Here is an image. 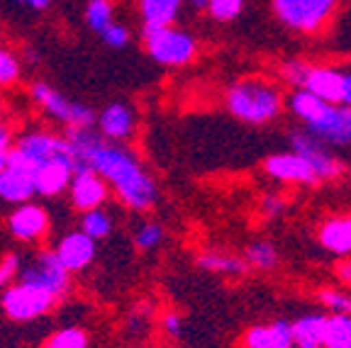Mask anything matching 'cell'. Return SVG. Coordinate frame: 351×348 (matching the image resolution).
<instances>
[{"label":"cell","instance_id":"1","mask_svg":"<svg viewBox=\"0 0 351 348\" xmlns=\"http://www.w3.org/2000/svg\"><path fill=\"white\" fill-rule=\"evenodd\" d=\"M64 149L73 161V175L95 171L115 188L120 200L132 210H149L156 202V183L127 149L105 142L90 127H66Z\"/></svg>","mask_w":351,"mask_h":348},{"label":"cell","instance_id":"2","mask_svg":"<svg viewBox=\"0 0 351 348\" xmlns=\"http://www.w3.org/2000/svg\"><path fill=\"white\" fill-rule=\"evenodd\" d=\"M227 108L234 117L249 125H266L280 112V92L276 86L256 78H247L230 88Z\"/></svg>","mask_w":351,"mask_h":348},{"label":"cell","instance_id":"3","mask_svg":"<svg viewBox=\"0 0 351 348\" xmlns=\"http://www.w3.org/2000/svg\"><path fill=\"white\" fill-rule=\"evenodd\" d=\"M339 0H274V12L285 27L313 34L335 15Z\"/></svg>","mask_w":351,"mask_h":348},{"label":"cell","instance_id":"4","mask_svg":"<svg viewBox=\"0 0 351 348\" xmlns=\"http://www.w3.org/2000/svg\"><path fill=\"white\" fill-rule=\"evenodd\" d=\"M144 42L152 59L161 66H183L193 61L197 51L195 39L188 32L169 27H149L144 29Z\"/></svg>","mask_w":351,"mask_h":348},{"label":"cell","instance_id":"5","mask_svg":"<svg viewBox=\"0 0 351 348\" xmlns=\"http://www.w3.org/2000/svg\"><path fill=\"white\" fill-rule=\"evenodd\" d=\"M56 302H59V297H54V295L47 293V290L37 288V285L22 283V280L17 285H10V288L3 293V299H0L5 314L15 321L37 319V316L47 314Z\"/></svg>","mask_w":351,"mask_h":348},{"label":"cell","instance_id":"6","mask_svg":"<svg viewBox=\"0 0 351 348\" xmlns=\"http://www.w3.org/2000/svg\"><path fill=\"white\" fill-rule=\"evenodd\" d=\"M32 98L42 105L51 117H56L59 122H64L66 127H93L95 114L90 108L73 100L64 98L61 92H56L47 83H34L32 86Z\"/></svg>","mask_w":351,"mask_h":348},{"label":"cell","instance_id":"7","mask_svg":"<svg viewBox=\"0 0 351 348\" xmlns=\"http://www.w3.org/2000/svg\"><path fill=\"white\" fill-rule=\"evenodd\" d=\"M34 195V166L17 149H8V164L0 175V197L5 202H27Z\"/></svg>","mask_w":351,"mask_h":348},{"label":"cell","instance_id":"8","mask_svg":"<svg viewBox=\"0 0 351 348\" xmlns=\"http://www.w3.org/2000/svg\"><path fill=\"white\" fill-rule=\"evenodd\" d=\"M20 280L22 283L37 285V288L47 290V293H51L59 299L69 290V271L61 266L54 251H44L29 266H25V271H20Z\"/></svg>","mask_w":351,"mask_h":348},{"label":"cell","instance_id":"9","mask_svg":"<svg viewBox=\"0 0 351 348\" xmlns=\"http://www.w3.org/2000/svg\"><path fill=\"white\" fill-rule=\"evenodd\" d=\"M307 132L322 139L324 144L346 147V144H351V108L327 103L322 112L307 125Z\"/></svg>","mask_w":351,"mask_h":348},{"label":"cell","instance_id":"10","mask_svg":"<svg viewBox=\"0 0 351 348\" xmlns=\"http://www.w3.org/2000/svg\"><path fill=\"white\" fill-rule=\"evenodd\" d=\"M64 142V139H61ZM73 178V161L66 153V149L61 147V151L56 156L47 158L42 164L34 166V192L39 195H59L61 190L69 188Z\"/></svg>","mask_w":351,"mask_h":348},{"label":"cell","instance_id":"11","mask_svg":"<svg viewBox=\"0 0 351 348\" xmlns=\"http://www.w3.org/2000/svg\"><path fill=\"white\" fill-rule=\"evenodd\" d=\"M293 151L300 153L310 164L317 180L337 178L341 173V164L329 153L327 144L315 134H310V132H293Z\"/></svg>","mask_w":351,"mask_h":348},{"label":"cell","instance_id":"12","mask_svg":"<svg viewBox=\"0 0 351 348\" xmlns=\"http://www.w3.org/2000/svg\"><path fill=\"white\" fill-rule=\"evenodd\" d=\"M8 227H10L15 239L32 241V239H39V236L47 232V227H49V214H47L44 207L34 205V202H22V205H17L15 212L10 214Z\"/></svg>","mask_w":351,"mask_h":348},{"label":"cell","instance_id":"13","mask_svg":"<svg viewBox=\"0 0 351 348\" xmlns=\"http://www.w3.org/2000/svg\"><path fill=\"white\" fill-rule=\"evenodd\" d=\"M71 188V202L76 210L81 212H90V210H98L100 205L108 197V185L100 178L95 171H83L76 173L69 183Z\"/></svg>","mask_w":351,"mask_h":348},{"label":"cell","instance_id":"14","mask_svg":"<svg viewBox=\"0 0 351 348\" xmlns=\"http://www.w3.org/2000/svg\"><path fill=\"white\" fill-rule=\"evenodd\" d=\"M54 253L69 273L83 271L95 258V241L83 234V232H71V234H66L59 241Z\"/></svg>","mask_w":351,"mask_h":348},{"label":"cell","instance_id":"15","mask_svg":"<svg viewBox=\"0 0 351 348\" xmlns=\"http://www.w3.org/2000/svg\"><path fill=\"white\" fill-rule=\"evenodd\" d=\"M266 173L276 180H283V183H302V185L317 183L315 171L310 169V164L295 151L271 156L269 161H266Z\"/></svg>","mask_w":351,"mask_h":348},{"label":"cell","instance_id":"16","mask_svg":"<svg viewBox=\"0 0 351 348\" xmlns=\"http://www.w3.org/2000/svg\"><path fill=\"white\" fill-rule=\"evenodd\" d=\"M247 348H293V329L288 321H271L252 327L244 336Z\"/></svg>","mask_w":351,"mask_h":348},{"label":"cell","instance_id":"17","mask_svg":"<svg viewBox=\"0 0 351 348\" xmlns=\"http://www.w3.org/2000/svg\"><path fill=\"white\" fill-rule=\"evenodd\" d=\"M341 81H344V73L337 71V69H310L305 81V90L322 98L324 103L341 105Z\"/></svg>","mask_w":351,"mask_h":348},{"label":"cell","instance_id":"18","mask_svg":"<svg viewBox=\"0 0 351 348\" xmlns=\"http://www.w3.org/2000/svg\"><path fill=\"white\" fill-rule=\"evenodd\" d=\"M61 147H64L61 136L47 134V132H29V134H25L20 142H17L15 149L27 158L29 164L37 166V164H42V161H47V158L56 156V153L61 151Z\"/></svg>","mask_w":351,"mask_h":348},{"label":"cell","instance_id":"19","mask_svg":"<svg viewBox=\"0 0 351 348\" xmlns=\"http://www.w3.org/2000/svg\"><path fill=\"white\" fill-rule=\"evenodd\" d=\"M98 127L105 134V139L110 142H117V139H125L130 136L132 127H134V114L127 105L122 103H112L100 112L98 117Z\"/></svg>","mask_w":351,"mask_h":348},{"label":"cell","instance_id":"20","mask_svg":"<svg viewBox=\"0 0 351 348\" xmlns=\"http://www.w3.org/2000/svg\"><path fill=\"white\" fill-rule=\"evenodd\" d=\"M324 321H327V316H322V314L300 316L295 324H291L293 346H298V348H322Z\"/></svg>","mask_w":351,"mask_h":348},{"label":"cell","instance_id":"21","mask_svg":"<svg viewBox=\"0 0 351 348\" xmlns=\"http://www.w3.org/2000/svg\"><path fill=\"white\" fill-rule=\"evenodd\" d=\"M139 10L144 17V29L169 27L181 10V0H142Z\"/></svg>","mask_w":351,"mask_h":348},{"label":"cell","instance_id":"22","mask_svg":"<svg viewBox=\"0 0 351 348\" xmlns=\"http://www.w3.org/2000/svg\"><path fill=\"white\" fill-rule=\"evenodd\" d=\"M319 241L324 249L335 253H349L351 251V219H329L319 229Z\"/></svg>","mask_w":351,"mask_h":348},{"label":"cell","instance_id":"23","mask_svg":"<svg viewBox=\"0 0 351 348\" xmlns=\"http://www.w3.org/2000/svg\"><path fill=\"white\" fill-rule=\"evenodd\" d=\"M322 348H351V314L327 316Z\"/></svg>","mask_w":351,"mask_h":348},{"label":"cell","instance_id":"24","mask_svg":"<svg viewBox=\"0 0 351 348\" xmlns=\"http://www.w3.org/2000/svg\"><path fill=\"white\" fill-rule=\"evenodd\" d=\"M197 266L208 273H227V275H244L247 273V261L230 256V253H217V251H208L203 256H197Z\"/></svg>","mask_w":351,"mask_h":348},{"label":"cell","instance_id":"25","mask_svg":"<svg viewBox=\"0 0 351 348\" xmlns=\"http://www.w3.org/2000/svg\"><path fill=\"white\" fill-rule=\"evenodd\" d=\"M81 232L86 236H90L93 241L105 239V236L112 232V219L108 212L103 210H90V212H83V222H81Z\"/></svg>","mask_w":351,"mask_h":348},{"label":"cell","instance_id":"26","mask_svg":"<svg viewBox=\"0 0 351 348\" xmlns=\"http://www.w3.org/2000/svg\"><path fill=\"white\" fill-rule=\"evenodd\" d=\"M42 348H88V334L81 327H66L51 334Z\"/></svg>","mask_w":351,"mask_h":348},{"label":"cell","instance_id":"27","mask_svg":"<svg viewBox=\"0 0 351 348\" xmlns=\"http://www.w3.org/2000/svg\"><path fill=\"white\" fill-rule=\"evenodd\" d=\"M247 263L261 268V271H271L278 263V251L269 241H254L247 249Z\"/></svg>","mask_w":351,"mask_h":348},{"label":"cell","instance_id":"28","mask_svg":"<svg viewBox=\"0 0 351 348\" xmlns=\"http://www.w3.org/2000/svg\"><path fill=\"white\" fill-rule=\"evenodd\" d=\"M86 22L93 32H103L112 22V3L110 0H90L86 8Z\"/></svg>","mask_w":351,"mask_h":348},{"label":"cell","instance_id":"29","mask_svg":"<svg viewBox=\"0 0 351 348\" xmlns=\"http://www.w3.org/2000/svg\"><path fill=\"white\" fill-rule=\"evenodd\" d=\"M161 241H164V229H161V224H154V222L142 224V227L137 229V236H134V244L142 251L156 249Z\"/></svg>","mask_w":351,"mask_h":348},{"label":"cell","instance_id":"30","mask_svg":"<svg viewBox=\"0 0 351 348\" xmlns=\"http://www.w3.org/2000/svg\"><path fill=\"white\" fill-rule=\"evenodd\" d=\"M241 8H244V0H208L210 15L219 22L234 20V17L241 12Z\"/></svg>","mask_w":351,"mask_h":348},{"label":"cell","instance_id":"31","mask_svg":"<svg viewBox=\"0 0 351 348\" xmlns=\"http://www.w3.org/2000/svg\"><path fill=\"white\" fill-rule=\"evenodd\" d=\"M319 302L335 314H351V295L339 293V290H322L319 293Z\"/></svg>","mask_w":351,"mask_h":348},{"label":"cell","instance_id":"32","mask_svg":"<svg viewBox=\"0 0 351 348\" xmlns=\"http://www.w3.org/2000/svg\"><path fill=\"white\" fill-rule=\"evenodd\" d=\"M20 78V61L15 54L0 49V86H10Z\"/></svg>","mask_w":351,"mask_h":348},{"label":"cell","instance_id":"33","mask_svg":"<svg viewBox=\"0 0 351 348\" xmlns=\"http://www.w3.org/2000/svg\"><path fill=\"white\" fill-rule=\"evenodd\" d=\"M310 69H313V66L305 64V61H288V64L280 66V73H283V78L288 83L302 88V86H305V81H307V73H310Z\"/></svg>","mask_w":351,"mask_h":348},{"label":"cell","instance_id":"34","mask_svg":"<svg viewBox=\"0 0 351 348\" xmlns=\"http://www.w3.org/2000/svg\"><path fill=\"white\" fill-rule=\"evenodd\" d=\"M100 37H103V42L108 44V47H112V49H122V47L130 44V29H127L125 25L110 22L108 27L100 32Z\"/></svg>","mask_w":351,"mask_h":348},{"label":"cell","instance_id":"35","mask_svg":"<svg viewBox=\"0 0 351 348\" xmlns=\"http://www.w3.org/2000/svg\"><path fill=\"white\" fill-rule=\"evenodd\" d=\"M20 273V258L17 256H5L0 261V288H5L15 280V275Z\"/></svg>","mask_w":351,"mask_h":348},{"label":"cell","instance_id":"36","mask_svg":"<svg viewBox=\"0 0 351 348\" xmlns=\"http://www.w3.org/2000/svg\"><path fill=\"white\" fill-rule=\"evenodd\" d=\"M283 212V200L276 195H269L266 200H263V214L266 217H276V214Z\"/></svg>","mask_w":351,"mask_h":348},{"label":"cell","instance_id":"37","mask_svg":"<svg viewBox=\"0 0 351 348\" xmlns=\"http://www.w3.org/2000/svg\"><path fill=\"white\" fill-rule=\"evenodd\" d=\"M164 329L171 334V336H178V334H181V329H183L181 316H178V314H166L164 316Z\"/></svg>","mask_w":351,"mask_h":348},{"label":"cell","instance_id":"38","mask_svg":"<svg viewBox=\"0 0 351 348\" xmlns=\"http://www.w3.org/2000/svg\"><path fill=\"white\" fill-rule=\"evenodd\" d=\"M341 105L351 108V73H344V81H341Z\"/></svg>","mask_w":351,"mask_h":348},{"label":"cell","instance_id":"39","mask_svg":"<svg viewBox=\"0 0 351 348\" xmlns=\"http://www.w3.org/2000/svg\"><path fill=\"white\" fill-rule=\"evenodd\" d=\"M337 277H339L341 283L351 285V261H341L339 266H337Z\"/></svg>","mask_w":351,"mask_h":348},{"label":"cell","instance_id":"40","mask_svg":"<svg viewBox=\"0 0 351 348\" xmlns=\"http://www.w3.org/2000/svg\"><path fill=\"white\" fill-rule=\"evenodd\" d=\"M8 149H10V132L0 125V151H8Z\"/></svg>","mask_w":351,"mask_h":348},{"label":"cell","instance_id":"41","mask_svg":"<svg viewBox=\"0 0 351 348\" xmlns=\"http://www.w3.org/2000/svg\"><path fill=\"white\" fill-rule=\"evenodd\" d=\"M17 3H22V5H27V8H34V10H44L51 0H17Z\"/></svg>","mask_w":351,"mask_h":348},{"label":"cell","instance_id":"42","mask_svg":"<svg viewBox=\"0 0 351 348\" xmlns=\"http://www.w3.org/2000/svg\"><path fill=\"white\" fill-rule=\"evenodd\" d=\"M188 3H191L195 10H205V8H208V0H188Z\"/></svg>","mask_w":351,"mask_h":348},{"label":"cell","instance_id":"43","mask_svg":"<svg viewBox=\"0 0 351 348\" xmlns=\"http://www.w3.org/2000/svg\"><path fill=\"white\" fill-rule=\"evenodd\" d=\"M5 164H8V151H0V175L5 171Z\"/></svg>","mask_w":351,"mask_h":348},{"label":"cell","instance_id":"44","mask_svg":"<svg viewBox=\"0 0 351 348\" xmlns=\"http://www.w3.org/2000/svg\"><path fill=\"white\" fill-rule=\"evenodd\" d=\"M349 219H351V217H349Z\"/></svg>","mask_w":351,"mask_h":348}]
</instances>
